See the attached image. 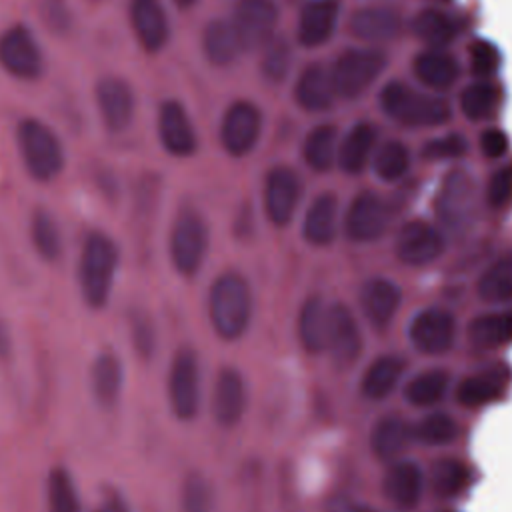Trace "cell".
<instances>
[{
	"label": "cell",
	"mask_w": 512,
	"mask_h": 512,
	"mask_svg": "<svg viewBox=\"0 0 512 512\" xmlns=\"http://www.w3.org/2000/svg\"><path fill=\"white\" fill-rule=\"evenodd\" d=\"M120 246L112 234L102 228L84 232L78 246L76 282L86 308L104 310L110 304L120 272Z\"/></svg>",
	"instance_id": "cell-1"
},
{
	"label": "cell",
	"mask_w": 512,
	"mask_h": 512,
	"mask_svg": "<svg viewBox=\"0 0 512 512\" xmlns=\"http://www.w3.org/2000/svg\"><path fill=\"white\" fill-rule=\"evenodd\" d=\"M206 314L212 332L224 342L246 336L254 318V292L250 280L236 268L218 272L206 292Z\"/></svg>",
	"instance_id": "cell-2"
},
{
	"label": "cell",
	"mask_w": 512,
	"mask_h": 512,
	"mask_svg": "<svg viewBox=\"0 0 512 512\" xmlns=\"http://www.w3.org/2000/svg\"><path fill=\"white\" fill-rule=\"evenodd\" d=\"M210 242V222L202 208L194 202H180L170 220L166 240L172 270L184 280L196 278L210 254Z\"/></svg>",
	"instance_id": "cell-3"
},
{
	"label": "cell",
	"mask_w": 512,
	"mask_h": 512,
	"mask_svg": "<svg viewBox=\"0 0 512 512\" xmlns=\"http://www.w3.org/2000/svg\"><path fill=\"white\" fill-rule=\"evenodd\" d=\"M14 144L22 168L38 184H50L66 168V148L58 132L36 116H22L14 126Z\"/></svg>",
	"instance_id": "cell-4"
},
{
	"label": "cell",
	"mask_w": 512,
	"mask_h": 512,
	"mask_svg": "<svg viewBox=\"0 0 512 512\" xmlns=\"http://www.w3.org/2000/svg\"><path fill=\"white\" fill-rule=\"evenodd\" d=\"M0 70L18 82H38L46 74V54L26 22H12L0 32Z\"/></svg>",
	"instance_id": "cell-5"
},
{
	"label": "cell",
	"mask_w": 512,
	"mask_h": 512,
	"mask_svg": "<svg viewBox=\"0 0 512 512\" xmlns=\"http://www.w3.org/2000/svg\"><path fill=\"white\" fill-rule=\"evenodd\" d=\"M380 108L394 122L406 126H440L450 118V106L436 96L412 90L402 82H390L380 92Z\"/></svg>",
	"instance_id": "cell-6"
},
{
	"label": "cell",
	"mask_w": 512,
	"mask_h": 512,
	"mask_svg": "<svg viewBox=\"0 0 512 512\" xmlns=\"http://www.w3.org/2000/svg\"><path fill=\"white\" fill-rule=\"evenodd\" d=\"M264 112L250 98L228 102L218 122V142L226 156L240 160L250 156L262 140Z\"/></svg>",
	"instance_id": "cell-7"
},
{
	"label": "cell",
	"mask_w": 512,
	"mask_h": 512,
	"mask_svg": "<svg viewBox=\"0 0 512 512\" xmlns=\"http://www.w3.org/2000/svg\"><path fill=\"white\" fill-rule=\"evenodd\" d=\"M170 412L180 422H192L202 404V370L196 350L182 346L172 356L166 376Z\"/></svg>",
	"instance_id": "cell-8"
},
{
	"label": "cell",
	"mask_w": 512,
	"mask_h": 512,
	"mask_svg": "<svg viewBox=\"0 0 512 512\" xmlns=\"http://www.w3.org/2000/svg\"><path fill=\"white\" fill-rule=\"evenodd\" d=\"M94 108L102 128L110 136H122L134 124L138 98L134 86L122 74H102L92 86Z\"/></svg>",
	"instance_id": "cell-9"
},
{
	"label": "cell",
	"mask_w": 512,
	"mask_h": 512,
	"mask_svg": "<svg viewBox=\"0 0 512 512\" xmlns=\"http://www.w3.org/2000/svg\"><path fill=\"white\" fill-rule=\"evenodd\" d=\"M156 138L170 158L188 160L198 154L200 136L194 118L182 100H160L156 108Z\"/></svg>",
	"instance_id": "cell-10"
},
{
	"label": "cell",
	"mask_w": 512,
	"mask_h": 512,
	"mask_svg": "<svg viewBox=\"0 0 512 512\" xmlns=\"http://www.w3.org/2000/svg\"><path fill=\"white\" fill-rule=\"evenodd\" d=\"M228 20L244 54L260 52L278 34L280 6L276 0H234Z\"/></svg>",
	"instance_id": "cell-11"
},
{
	"label": "cell",
	"mask_w": 512,
	"mask_h": 512,
	"mask_svg": "<svg viewBox=\"0 0 512 512\" xmlns=\"http://www.w3.org/2000/svg\"><path fill=\"white\" fill-rule=\"evenodd\" d=\"M302 192V178L294 168L286 164L268 168L260 190L262 212L266 220L276 228L288 226L300 208Z\"/></svg>",
	"instance_id": "cell-12"
},
{
	"label": "cell",
	"mask_w": 512,
	"mask_h": 512,
	"mask_svg": "<svg viewBox=\"0 0 512 512\" xmlns=\"http://www.w3.org/2000/svg\"><path fill=\"white\" fill-rule=\"evenodd\" d=\"M386 58L380 50L372 48H348L332 62L330 78L336 96L356 98L382 74Z\"/></svg>",
	"instance_id": "cell-13"
},
{
	"label": "cell",
	"mask_w": 512,
	"mask_h": 512,
	"mask_svg": "<svg viewBox=\"0 0 512 512\" xmlns=\"http://www.w3.org/2000/svg\"><path fill=\"white\" fill-rule=\"evenodd\" d=\"M126 20L144 54L158 56L168 48L172 40V20L164 0H128Z\"/></svg>",
	"instance_id": "cell-14"
},
{
	"label": "cell",
	"mask_w": 512,
	"mask_h": 512,
	"mask_svg": "<svg viewBox=\"0 0 512 512\" xmlns=\"http://www.w3.org/2000/svg\"><path fill=\"white\" fill-rule=\"evenodd\" d=\"M248 408V388L244 374L236 366H224L212 388L210 412L220 428H234L242 422Z\"/></svg>",
	"instance_id": "cell-15"
},
{
	"label": "cell",
	"mask_w": 512,
	"mask_h": 512,
	"mask_svg": "<svg viewBox=\"0 0 512 512\" xmlns=\"http://www.w3.org/2000/svg\"><path fill=\"white\" fill-rule=\"evenodd\" d=\"M362 350V334L356 318L344 304H328V328H326V350L338 366L356 362Z\"/></svg>",
	"instance_id": "cell-16"
},
{
	"label": "cell",
	"mask_w": 512,
	"mask_h": 512,
	"mask_svg": "<svg viewBox=\"0 0 512 512\" xmlns=\"http://www.w3.org/2000/svg\"><path fill=\"white\" fill-rule=\"evenodd\" d=\"M340 18V0H306L298 12L294 36L304 48L326 44Z\"/></svg>",
	"instance_id": "cell-17"
},
{
	"label": "cell",
	"mask_w": 512,
	"mask_h": 512,
	"mask_svg": "<svg viewBox=\"0 0 512 512\" xmlns=\"http://www.w3.org/2000/svg\"><path fill=\"white\" fill-rule=\"evenodd\" d=\"M396 256L410 266H422L444 252L442 234L424 220H412L402 226L394 244Z\"/></svg>",
	"instance_id": "cell-18"
},
{
	"label": "cell",
	"mask_w": 512,
	"mask_h": 512,
	"mask_svg": "<svg viewBox=\"0 0 512 512\" xmlns=\"http://www.w3.org/2000/svg\"><path fill=\"white\" fill-rule=\"evenodd\" d=\"M456 338L454 316L442 308H426L410 324V340L424 354L446 352Z\"/></svg>",
	"instance_id": "cell-19"
},
{
	"label": "cell",
	"mask_w": 512,
	"mask_h": 512,
	"mask_svg": "<svg viewBox=\"0 0 512 512\" xmlns=\"http://www.w3.org/2000/svg\"><path fill=\"white\" fill-rule=\"evenodd\" d=\"M388 224L382 200L372 192H360L344 214V232L354 242L376 240Z\"/></svg>",
	"instance_id": "cell-20"
},
{
	"label": "cell",
	"mask_w": 512,
	"mask_h": 512,
	"mask_svg": "<svg viewBox=\"0 0 512 512\" xmlns=\"http://www.w3.org/2000/svg\"><path fill=\"white\" fill-rule=\"evenodd\" d=\"M292 96L298 108L310 114H320L332 108L336 100V90L330 78V70L322 64H308L300 70L294 80Z\"/></svg>",
	"instance_id": "cell-21"
},
{
	"label": "cell",
	"mask_w": 512,
	"mask_h": 512,
	"mask_svg": "<svg viewBox=\"0 0 512 512\" xmlns=\"http://www.w3.org/2000/svg\"><path fill=\"white\" fill-rule=\"evenodd\" d=\"M200 50L214 68H228L244 54L228 18H210L200 32Z\"/></svg>",
	"instance_id": "cell-22"
},
{
	"label": "cell",
	"mask_w": 512,
	"mask_h": 512,
	"mask_svg": "<svg viewBox=\"0 0 512 512\" xmlns=\"http://www.w3.org/2000/svg\"><path fill=\"white\" fill-rule=\"evenodd\" d=\"M28 240L34 254L46 262L56 264L64 256V234L58 218L46 206H36L28 218Z\"/></svg>",
	"instance_id": "cell-23"
},
{
	"label": "cell",
	"mask_w": 512,
	"mask_h": 512,
	"mask_svg": "<svg viewBox=\"0 0 512 512\" xmlns=\"http://www.w3.org/2000/svg\"><path fill=\"white\" fill-rule=\"evenodd\" d=\"M124 388V366L118 354L102 350L90 366V392L100 408H114Z\"/></svg>",
	"instance_id": "cell-24"
},
{
	"label": "cell",
	"mask_w": 512,
	"mask_h": 512,
	"mask_svg": "<svg viewBox=\"0 0 512 512\" xmlns=\"http://www.w3.org/2000/svg\"><path fill=\"white\" fill-rule=\"evenodd\" d=\"M338 230V202L330 192L318 194L302 218V238L316 248H324L334 242Z\"/></svg>",
	"instance_id": "cell-25"
},
{
	"label": "cell",
	"mask_w": 512,
	"mask_h": 512,
	"mask_svg": "<svg viewBox=\"0 0 512 512\" xmlns=\"http://www.w3.org/2000/svg\"><path fill=\"white\" fill-rule=\"evenodd\" d=\"M400 300V288L388 278H370L360 288V308L378 328L386 326L394 318Z\"/></svg>",
	"instance_id": "cell-26"
},
{
	"label": "cell",
	"mask_w": 512,
	"mask_h": 512,
	"mask_svg": "<svg viewBox=\"0 0 512 512\" xmlns=\"http://www.w3.org/2000/svg\"><path fill=\"white\" fill-rule=\"evenodd\" d=\"M400 28H402L400 14L384 6L360 8L350 18V32L356 38L368 40V42L392 40L394 36H398Z\"/></svg>",
	"instance_id": "cell-27"
},
{
	"label": "cell",
	"mask_w": 512,
	"mask_h": 512,
	"mask_svg": "<svg viewBox=\"0 0 512 512\" xmlns=\"http://www.w3.org/2000/svg\"><path fill=\"white\" fill-rule=\"evenodd\" d=\"M328 304L320 296H310L302 302L296 318V334L302 348L310 354L326 350Z\"/></svg>",
	"instance_id": "cell-28"
},
{
	"label": "cell",
	"mask_w": 512,
	"mask_h": 512,
	"mask_svg": "<svg viewBox=\"0 0 512 512\" xmlns=\"http://www.w3.org/2000/svg\"><path fill=\"white\" fill-rule=\"evenodd\" d=\"M424 490V476L414 462H396L384 478L386 496L400 508H412L420 502Z\"/></svg>",
	"instance_id": "cell-29"
},
{
	"label": "cell",
	"mask_w": 512,
	"mask_h": 512,
	"mask_svg": "<svg viewBox=\"0 0 512 512\" xmlns=\"http://www.w3.org/2000/svg\"><path fill=\"white\" fill-rule=\"evenodd\" d=\"M376 130L368 122H358L348 130V134L338 144V160L342 172L358 174L364 170L368 158L374 152Z\"/></svg>",
	"instance_id": "cell-30"
},
{
	"label": "cell",
	"mask_w": 512,
	"mask_h": 512,
	"mask_svg": "<svg viewBox=\"0 0 512 512\" xmlns=\"http://www.w3.org/2000/svg\"><path fill=\"white\" fill-rule=\"evenodd\" d=\"M338 130L332 124L314 126L302 142V160L312 172H328L338 160Z\"/></svg>",
	"instance_id": "cell-31"
},
{
	"label": "cell",
	"mask_w": 512,
	"mask_h": 512,
	"mask_svg": "<svg viewBox=\"0 0 512 512\" xmlns=\"http://www.w3.org/2000/svg\"><path fill=\"white\" fill-rule=\"evenodd\" d=\"M414 74L424 86L444 90L458 80L460 68L454 56L440 48H432L416 56Z\"/></svg>",
	"instance_id": "cell-32"
},
{
	"label": "cell",
	"mask_w": 512,
	"mask_h": 512,
	"mask_svg": "<svg viewBox=\"0 0 512 512\" xmlns=\"http://www.w3.org/2000/svg\"><path fill=\"white\" fill-rule=\"evenodd\" d=\"M474 204V188L468 174L452 172L446 176L442 194H440V212L442 218L450 224H460L470 216Z\"/></svg>",
	"instance_id": "cell-33"
},
{
	"label": "cell",
	"mask_w": 512,
	"mask_h": 512,
	"mask_svg": "<svg viewBox=\"0 0 512 512\" xmlns=\"http://www.w3.org/2000/svg\"><path fill=\"white\" fill-rule=\"evenodd\" d=\"M506 382H508L506 372L500 370V368H492V370L478 372V374H472V376L464 378L458 384L456 394H458L460 404L470 406V408H478V406H484L488 402H494L504 392Z\"/></svg>",
	"instance_id": "cell-34"
},
{
	"label": "cell",
	"mask_w": 512,
	"mask_h": 512,
	"mask_svg": "<svg viewBox=\"0 0 512 512\" xmlns=\"http://www.w3.org/2000/svg\"><path fill=\"white\" fill-rule=\"evenodd\" d=\"M468 336L478 348H498L512 342V310L490 312L474 318Z\"/></svg>",
	"instance_id": "cell-35"
},
{
	"label": "cell",
	"mask_w": 512,
	"mask_h": 512,
	"mask_svg": "<svg viewBox=\"0 0 512 512\" xmlns=\"http://www.w3.org/2000/svg\"><path fill=\"white\" fill-rule=\"evenodd\" d=\"M400 376H402V360L396 356H380L368 366V370L362 376V382H360L362 394L370 400H380L396 388Z\"/></svg>",
	"instance_id": "cell-36"
},
{
	"label": "cell",
	"mask_w": 512,
	"mask_h": 512,
	"mask_svg": "<svg viewBox=\"0 0 512 512\" xmlns=\"http://www.w3.org/2000/svg\"><path fill=\"white\" fill-rule=\"evenodd\" d=\"M410 438H412V428L404 420L396 416H388L374 426L370 444L376 456H380L382 460H392L404 452Z\"/></svg>",
	"instance_id": "cell-37"
},
{
	"label": "cell",
	"mask_w": 512,
	"mask_h": 512,
	"mask_svg": "<svg viewBox=\"0 0 512 512\" xmlns=\"http://www.w3.org/2000/svg\"><path fill=\"white\" fill-rule=\"evenodd\" d=\"M48 512H82L80 494L68 468L52 466L46 478Z\"/></svg>",
	"instance_id": "cell-38"
},
{
	"label": "cell",
	"mask_w": 512,
	"mask_h": 512,
	"mask_svg": "<svg viewBox=\"0 0 512 512\" xmlns=\"http://www.w3.org/2000/svg\"><path fill=\"white\" fill-rule=\"evenodd\" d=\"M292 70V46L290 42L276 34L262 50H260V56H258V72H260V78L266 82V84H282L288 74Z\"/></svg>",
	"instance_id": "cell-39"
},
{
	"label": "cell",
	"mask_w": 512,
	"mask_h": 512,
	"mask_svg": "<svg viewBox=\"0 0 512 512\" xmlns=\"http://www.w3.org/2000/svg\"><path fill=\"white\" fill-rule=\"evenodd\" d=\"M478 294L492 304L512 302V254L492 262L478 280Z\"/></svg>",
	"instance_id": "cell-40"
},
{
	"label": "cell",
	"mask_w": 512,
	"mask_h": 512,
	"mask_svg": "<svg viewBox=\"0 0 512 512\" xmlns=\"http://www.w3.org/2000/svg\"><path fill=\"white\" fill-rule=\"evenodd\" d=\"M412 30L424 42L440 48V46L450 44L456 38L458 26L446 12L436 10V8H426L414 16Z\"/></svg>",
	"instance_id": "cell-41"
},
{
	"label": "cell",
	"mask_w": 512,
	"mask_h": 512,
	"mask_svg": "<svg viewBox=\"0 0 512 512\" xmlns=\"http://www.w3.org/2000/svg\"><path fill=\"white\" fill-rule=\"evenodd\" d=\"M126 324H128V338L134 354L142 360H152L158 348V332L150 312L134 306L128 310Z\"/></svg>",
	"instance_id": "cell-42"
},
{
	"label": "cell",
	"mask_w": 512,
	"mask_h": 512,
	"mask_svg": "<svg viewBox=\"0 0 512 512\" xmlns=\"http://www.w3.org/2000/svg\"><path fill=\"white\" fill-rule=\"evenodd\" d=\"M472 480L470 468L454 458H442L432 468V490L440 498H454L458 496Z\"/></svg>",
	"instance_id": "cell-43"
},
{
	"label": "cell",
	"mask_w": 512,
	"mask_h": 512,
	"mask_svg": "<svg viewBox=\"0 0 512 512\" xmlns=\"http://www.w3.org/2000/svg\"><path fill=\"white\" fill-rule=\"evenodd\" d=\"M36 16L42 28L56 38L70 36L76 24L70 0H36Z\"/></svg>",
	"instance_id": "cell-44"
},
{
	"label": "cell",
	"mask_w": 512,
	"mask_h": 512,
	"mask_svg": "<svg viewBox=\"0 0 512 512\" xmlns=\"http://www.w3.org/2000/svg\"><path fill=\"white\" fill-rule=\"evenodd\" d=\"M448 390V374L442 370H426L406 384V400L414 406H432Z\"/></svg>",
	"instance_id": "cell-45"
},
{
	"label": "cell",
	"mask_w": 512,
	"mask_h": 512,
	"mask_svg": "<svg viewBox=\"0 0 512 512\" xmlns=\"http://www.w3.org/2000/svg\"><path fill=\"white\" fill-rule=\"evenodd\" d=\"M180 512H214V490L200 472L184 476L180 486Z\"/></svg>",
	"instance_id": "cell-46"
},
{
	"label": "cell",
	"mask_w": 512,
	"mask_h": 512,
	"mask_svg": "<svg viewBox=\"0 0 512 512\" xmlns=\"http://www.w3.org/2000/svg\"><path fill=\"white\" fill-rule=\"evenodd\" d=\"M498 106V90L488 82H476L460 94V108L470 120L488 118Z\"/></svg>",
	"instance_id": "cell-47"
},
{
	"label": "cell",
	"mask_w": 512,
	"mask_h": 512,
	"mask_svg": "<svg viewBox=\"0 0 512 512\" xmlns=\"http://www.w3.org/2000/svg\"><path fill=\"white\" fill-rule=\"evenodd\" d=\"M410 168L408 148L400 142H386L374 152V170L382 180H398Z\"/></svg>",
	"instance_id": "cell-48"
},
{
	"label": "cell",
	"mask_w": 512,
	"mask_h": 512,
	"mask_svg": "<svg viewBox=\"0 0 512 512\" xmlns=\"http://www.w3.org/2000/svg\"><path fill=\"white\" fill-rule=\"evenodd\" d=\"M412 436L428 446H442L454 440L456 436V422L442 412L424 416L414 428Z\"/></svg>",
	"instance_id": "cell-49"
},
{
	"label": "cell",
	"mask_w": 512,
	"mask_h": 512,
	"mask_svg": "<svg viewBox=\"0 0 512 512\" xmlns=\"http://www.w3.org/2000/svg\"><path fill=\"white\" fill-rule=\"evenodd\" d=\"M90 182L96 194L106 204H116L120 200V178L108 164H96L90 172Z\"/></svg>",
	"instance_id": "cell-50"
},
{
	"label": "cell",
	"mask_w": 512,
	"mask_h": 512,
	"mask_svg": "<svg viewBox=\"0 0 512 512\" xmlns=\"http://www.w3.org/2000/svg\"><path fill=\"white\" fill-rule=\"evenodd\" d=\"M466 148L468 144L460 134H448L428 142L422 152L430 160H448V158H458L466 154Z\"/></svg>",
	"instance_id": "cell-51"
},
{
	"label": "cell",
	"mask_w": 512,
	"mask_h": 512,
	"mask_svg": "<svg viewBox=\"0 0 512 512\" xmlns=\"http://www.w3.org/2000/svg\"><path fill=\"white\" fill-rule=\"evenodd\" d=\"M470 64H472V70L480 76L492 74L500 64V56H498L496 46H492L486 40H476L470 48Z\"/></svg>",
	"instance_id": "cell-52"
},
{
	"label": "cell",
	"mask_w": 512,
	"mask_h": 512,
	"mask_svg": "<svg viewBox=\"0 0 512 512\" xmlns=\"http://www.w3.org/2000/svg\"><path fill=\"white\" fill-rule=\"evenodd\" d=\"M488 200L496 208L512 202V166H504L492 174L488 182Z\"/></svg>",
	"instance_id": "cell-53"
},
{
	"label": "cell",
	"mask_w": 512,
	"mask_h": 512,
	"mask_svg": "<svg viewBox=\"0 0 512 512\" xmlns=\"http://www.w3.org/2000/svg\"><path fill=\"white\" fill-rule=\"evenodd\" d=\"M480 146H482V152L488 156V158H498L506 152L508 148V140L504 136V132L492 128V130H486L480 138Z\"/></svg>",
	"instance_id": "cell-54"
},
{
	"label": "cell",
	"mask_w": 512,
	"mask_h": 512,
	"mask_svg": "<svg viewBox=\"0 0 512 512\" xmlns=\"http://www.w3.org/2000/svg\"><path fill=\"white\" fill-rule=\"evenodd\" d=\"M326 512H378L366 504H360V502H354V500H348V498H336L328 504V510Z\"/></svg>",
	"instance_id": "cell-55"
},
{
	"label": "cell",
	"mask_w": 512,
	"mask_h": 512,
	"mask_svg": "<svg viewBox=\"0 0 512 512\" xmlns=\"http://www.w3.org/2000/svg\"><path fill=\"white\" fill-rule=\"evenodd\" d=\"M238 222H242V226H236L234 230H236V234L238 236H242L244 240H248L250 236H252V232H254V216H252V212H250V208H244L240 214H238V218H236Z\"/></svg>",
	"instance_id": "cell-56"
},
{
	"label": "cell",
	"mask_w": 512,
	"mask_h": 512,
	"mask_svg": "<svg viewBox=\"0 0 512 512\" xmlns=\"http://www.w3.org/2000/svg\"><path fill=\"white\" fill-rule=\"evenodd\" d=\"M12 354V336L8 324L0 318V360H8Z\"/></svg>",
	"instance_id": "cell-57"
},
{
	"label": "cell",
	"mask_w": 512,
	"mask_h": 512,
	"mask_svg": "<svg viewBox=\"0 0 512 512\" xmlns=\"http://www.w3.org/2000/svg\"><path fill=\"white\" fill-rule=\"evenodd\" d=\"M104 506H106L108 512H132L130 506H128V502H126V500L122 498V494H118V492H110V494L106 496V500H104Z\"/></svg>",
	"instance_id": "cell-58"
},
{
	"label": "cell",
	"mask_w": 512,
	"mask_h": 512,
	"mask_svg": "<svg viewBox=\"0 0 512 512\" xmlns=\"http://www.w3.org/2000/svg\"><path fill=\"white\" fill-rule=\"evenodd\" d=\"M178 10H192L200 0H170Z\"/></svg>",
	"instance_id": "cell-59"
},
{
	"label": "cell",
	"mask_w": 512,
	"mask_h": 512,
	"mask_svg": "<svg viewBox=\"0 0 512 512\" xmlns=\"http://www.w3.org/2000/svg\"><path fill=\"white\" fill-rule=\"evenodd\" d=\"M86 2H90V4H102L104 0H86Z\"/></svg>",
	"instance_id": "cell-60"
}]
</instances>
